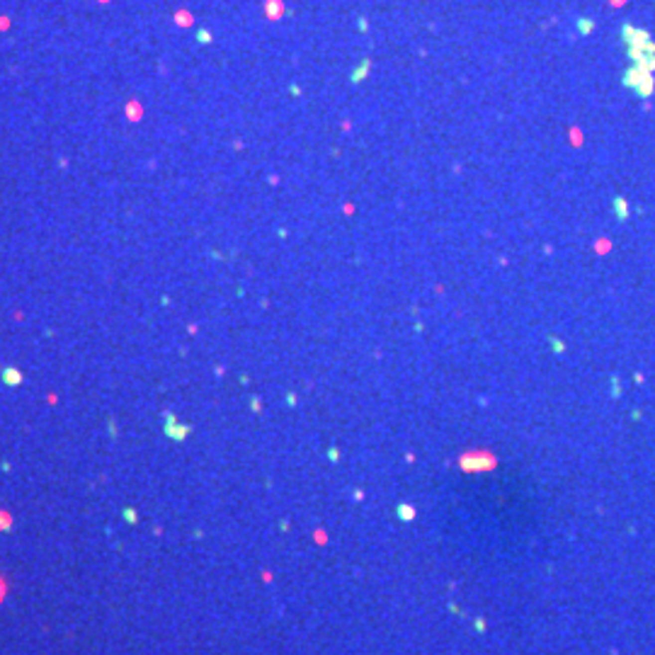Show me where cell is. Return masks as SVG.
I'll return each mask as SVG.
<instances>
[{
	"mask_svg": "<svg viewBox=\"0 0 655 655\" xmlns=\"http://www.w3.org/2000/svg\"><path fill=\"white\" fill-rule=\"evenodd\" d=\"M624 83L636 95H641V97H648V95L653 93V75H651V71H643V68H638V66L626 71Z\"/></svg>",
	"mask_w": 655,
	"mask_h": 655,
	"instance_id": "cell-1",
	"label": "cell"
}]
</instances>
